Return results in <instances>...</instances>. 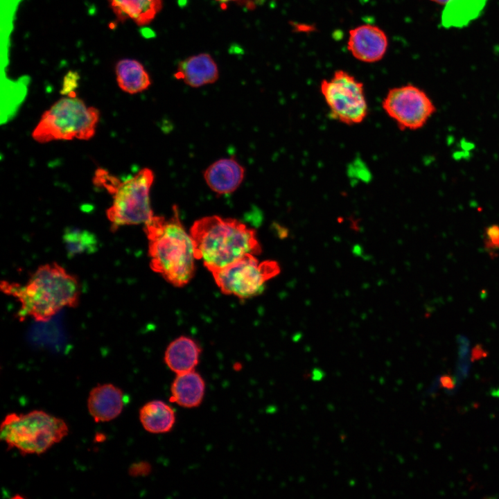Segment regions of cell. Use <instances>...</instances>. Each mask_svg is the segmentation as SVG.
Listing matches in <instances>:
<instances>
[{"label": "cell", "mask_w": 499, "mask_h": 499, "mask_svg": "<svg viewBox=\"0 0 499 499\" xmlns=\"http://www.w3.org/2000/svg\"><path fill=\"white\" fill-rule=\"evenodd\" d=\"M0 287L20 303L21 320L48 321L62 308L76 306L80 295L77 278L56 263L38 267L25 284L6 281Z\"/></svg>", "instance_id": "obj_1"}, {"label": "cell", "mask_w": 499, "mask_h": 499, "mask_svg": "<svg viewBox=\"0 0 499 499\" xmlns=\"http://www.w3.org/2000/svg\"><path fill=\"white\" fill-rule=\"evenodd\" d=\"M166 219L153 216L144 224L148 240L150 267L175 287H183L195 273V252L190 234L182 225L177 206Z\"/></svg>", "instance_id": "obj_2"}, {"label": "cell", "mask_w": 499, "mask_h": 499, "mask_svg": "<svg viewBox=\"0 0 499 499\" xmlns=\"http://www.w3.org/2000/svg\"><path fill=\"white\" fill-rule=\"evenodd\" d=\"M195 259L211 273L261 247L254 229L234 218L210 216L195 220L190 229Z\"/></svg>", "instance_id": "obj_3"}, {"label": "cell", "mask_w": 499, "mask_h": 499, "mask_svg": "<svg viewBox=\"0 0 499 499\" xmlns=\"http://www.w3.org/2000/svg\"><path fill=\"white\" fill-rule=\"evenodd\" d=\"M68 433L63 419L42 410L10 413L0 426V438L8 449L16 448L22 455L43 454Z\"/></svg>", "instance_id": "obj_4"}, {"label": "cell", "mask_w": 499, "mask_h": 499, "mask_svg": "<svg viewBox=\"0 0 499 499\" xmlns=\"http://www.w3.org/2000/svg\"><path fill=\"white\" fill-rule=\"evenodd\" d=\"M99 110L75 95H69L53 103L42 115L32 132L40 143L57 140H89L96 132Z\"/></svg>", "instance_id": "obj_5"}, {"label": "cell", "mask_w": 499, "mask_h": 499, "mask_svg": "<svg viewBox=\"0 0 499 499\" xmlns=\"http://www.w3.org/2000/svg\"><path fill=\"white\" fill-rule=\"evenodd\" d=\"M154 179L152 170L143 168L125 181H119L110 193L113 201L106 211L112 231L125 225L145 224L153 217L150 191Z\"/></svg>", "instance_id": "obj_6"}, {"label": "cell", "mask_w": 499, "mask_h": 499, "mask_svg": "<svg viewBox=\"0 0 499 499\" xmlns=\"http://www.w3.org/2000/svg\"><path fill=\"white\" fill-rule=\"evenodd\" d=\"M279 272L277 261H259L256 255L248 254L212 275L222 293L247 299L261 294L265 283Z\"/></svg>", "instance_id": "obj_7"}, {"label": "cell", "mask_w": 499, "mask_h": 499, "mask_svg": "<svg viewBox=\"0 0 499 499\" xmlns=\"http://www.w3.org/2000/svg\"><path fill=\"white\" fill-rule=\"evenodd\" d=\"M321 94L333 119L351 125L362 123L368 114L363 84L344 70L335 71L320 84Z\"/></svg>", "instance_id": "obj_8"}, {"label": "cell", "mask_w": 499, "mask_h": 499, "mask_svg": "<svg viewBox=\"0 0 499 499\" xmlns=\"http://www.w3.org/2000/svg\"><path fill=\"white\" fill-rule=\"evenodd\" d=\"M382 107L403 130L423 128L436 112L435 105L426 92L412 84L389 89Z\"/></svg>", "instance_id": "obj_9"}, {"label": "cell", "mask_w": 499, "mask_h": 499, "mask_svg": "<svg viewBox=\"0 0 499 499\" xmlns=\"http://www.w3.org/2000/svg\"><path fill=\"white\" fill-rule=\"evenodd\" d=\"M387 46L385 33L377 26L366 24L349 31L347 49L360 61L372 63L380 60Z\"/></svg>", "instance_id": "obj_10"}, {"label": "cell", "mask_w": 499, "mask_h": 499, "mask_svg": "<svg viewBox=\"0 0 499 499\" xmlns=\"http://www.w3.org/2000/svg\"><path fill=\"white\" fill-rule=\"evenodd\" d=\"M123 407V392L112 384L98 385L89 392L87 408L97 423L116 419L122 412Z\"/></svg>", "instance_id": "obj_11"}, {"label": "cell", "mask_w": 499, "mask_h": 499, "mask_svg": "<svg viewBox=\"0 0 499 499\" xmlns=\"http://www.w3.org/2000/svg\"><path fill=\"white\" fill-rule=\"evenodd\" d=\"M245 170L234 158L220 159L211 164L203 173L204 179L218 195L231 193L241 184Z\"/></svg>", "instance_id": "obj_12"}, {"label": "cell", "mask_w": 499, "mask_h": 499, "mask_svg": "<svg viewBox=\"0 0 499 499\" xmlns=\"http://www.w3.org/2000/svg\"><path fill=\"white\" fill-rule=\"evenodd\" d=\"M175 77L192 87L215 82L218 78L217 64L207 53L187 58L178 64Z\"/></svg>", "instance_id": "obj_13"}, {"label": "cell", "mask_w": 499, "mask_h": 499, "mask_svg": "<svg viewBox=\"0 0 499 499\" xmlns=\"http://www.w3.org/2000/svg\"><path fill=\"white\" fill-rule=\"evenodd\" d=\"M200 353L201 349L194 340L180 336L168 345L164 360L170 371L179 374L195 370Z\"/></svg>", "instance_id": "obj_14"}, {"label": "cell", "mask_w": 499, "mask_h": 499, "mask_svg": "<svg viewBox=\"0 0 499 499\" xmlns=\"http://www.w3.org/2000/svg\"><path fill=\"white\" fill-rule=\"evenodd\" d=\"M204 394V380L195 370L176 374L171 384V401L182 408H193L199 406Z\"/></svg>", "instance_id": "obj_15"}, {"label": "cell", "mask_w": 499, "mask_h": 499, "mask_svg": "<svg viewBox=\"0 0 499 499\" xmlns=\"http://www.w3.org/2000/svg\"><path fill=\"white\" fill-rule=\"evenodd\" d=\"M118 20L132 19L138 26L150 24L162 7L161 0H109Z\"/></svg>", "instance_id": "obj_16"}, {"label": "cell", "mask_w": 499, "mask_h": 499, "mask_svg": "<svg viewBox=\"0 0 499 499\" xmlns=\"http://www.w3.org/2000/svg\"><path fill=\"white\" fill-rule=\"evenodd\" d=\"M488 0H450L441 17L446 28H463L480 16Z\"/></svg>", "instance_id": "obj_17"}, {"label": "cell", "mask_w": 499, "mask_h": 499, "mask_svg": "<svg viewBox=\"0 0 499 499\" xmlns=\"http://www.w3.org/2000/svg\"><path fill=\"white\" fill-rule=\"evenodd\" d=\"M139 417L143 428L153 434L170 432L176 420L173 408L159 400L144 404L139 410Z\"/></svg>", "instance_id": "obj_18"}, {"label": "cell", "mask_w": 499, "mask_h": 499, "mask_svg": "<svg viewBox=\"0 0 499 499\" xmlns=\"http://www.w3.org/2000/svg\"><path fill=\"white\" fill-rule=\"evenodd\" d=\"M115 73L119 87L130 94L142 92L151 84L147 71L136 60H121L116 65Z\"/></svg>", "instance_id": "obj_19"}, {"label": "cell", "mask_w": 499, "mask_h": 499, "mask_svg": "<svg viewBox=\"0 0 499 499\" xmlns=\"http://www.w3.org/2000/svg\"><path fill=\"white\" fill-rule=\"evenodd\" d=\"M485 244L489 250L499 249V225H492L485 230Z\"/></svg>", "instance_id": "obj_20"}, {"label": "cell", "mask_w": 499, "mask_h": 499, "mask_svg": "<svg viewBox=\"0 0 499 499\" xmlns=\"http://www.w3.org/2000/svg\"><path fill=\"white\" fill-rule=\"evenodd\" d=\"M439 381L441 387L445 389H452L455 387V378L450 374H444Z\"/></svg>", "instance_id": "obj_21"}, {"label": "cell", "mask_w": 499, "mask_h": 499, "mask_svg": "<svg viewBox=\"0 0 499 499\" xmlns=\"http://www.w3.org/2000/svg\"><path fill=\"white\" fill-rule=\"evenodd\" d=\"M487 356V352L484 351L481 346H476L472 351L471 360L473 361L478 360Z\"/></svg>", "instance_id": "obj_22"}, {"label": "cell", "mask_w": 499, "mask_h": 499, "mask_svg": "<svg viewBox=\"0 0 499 499\" xmlns=\"http://www.w3.org/2000/svg\"><path fill=\"white\" fill-rule=\"evenodd\" d=\"M436 4L445 6L450 0H429Z\"/></svg>", "instance_id": "obj_23"}, {"label": "cell", "mask_w": 499, "mask_h": 499, "mask_svg": "<svg viewBox=\"0 0 499 499\" xmlns=\"http://www.w3.org/2000/svg\"><path fill=\"white\" fill-rule=\"evenodd\" d=\"M491 395L493 396H499V389H494L491 392Z\"/></svg>", "instance_id": "obj_24"}, {"label": "cell", "mask_w": 499, "mask_h": 499, "mask_svg": "<svg viewBox=\"0 0 499 499\" xmlns=\"http://www.w3.org/2000/svg\"><path fill=\"white\" fill-rule=\"evenodd\" d=\"M217 1H220V2H228V1H235V0H217Z\"/></svg>", "instance_id": "obj_25"}]
</instances>
